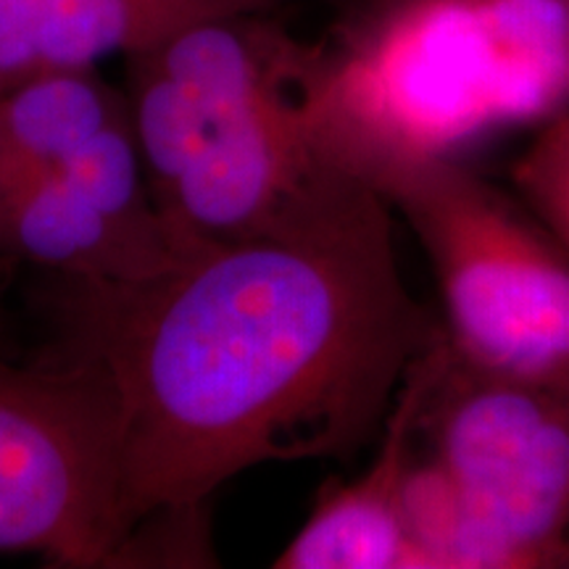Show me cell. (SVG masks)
Instances as JSON below:
<instances>
[{"mask_svg": "<svg viewBox=\"0 0 569 569\" xmlns=\"http://www.w3.org/2000/svg\"><path fill=\"white\" fill-rule=\"evenodd\" d=\"M436 338L403 377L372 461L353 480L330 482L317 496L306 522L272 559L274 569H422L407 528L403 488Z\"/></svg>", "mask_w": 569, "mask_h": 569, "instance_id": "cell-7", "label": "cell"}, {"mask_svg": "<svg viewBox=\"0 0 569 569\" xmlns=\"http://www.w3.org/2000/svg\"><path fill=\"white\" fill-rule=\"evenodd\" d=\"M119 398L90 356L13 365L0 353V551L117 567Z\"/></svg>", "mask_w": 569, "mask_h": 569, "instance_id": "cell-6", "label": "cell"}, {"mask_svg": "<svg viewBox=\"0 0 569 569\" xmlns=\"http://www.w3.org/2000/svg\"><path fill=\"white\" fill-rule=\"evenodd\" d=\"M390 222L365 190L151 280H61L67 353L98 361L119 398L127 536L246 469L348 457L380 432L440 327L403 282Z\"/></svg>", "mask_w": 569, "mask_h": 569, "instance_id": "cell-1", "label": "cell"}, {"mask_svg": "<svg viewBox=\"0 0 569 569\" xmlns=\"http://www.w3.org/2000/svg\"><path fill=\"white\" fill-rule=\"evenodd\" d=\"M124 90L98 69L53 71L0 90V190L56 174L84 140L122 122Z\"/></svg>", "mask_w": 569, "mask_h": 569, "instance_id": "cell-10", "label": "cell"}, {"mask_svg": "<svg viewBox=\"0 0 569 569\" xmlns=\"http://www.w3.org/2000/svg\"><path fill=\"white\" fill-rule=\"evenodd\" d=\"M519 198L569 256V106L540 124L511 167Z\"/></svg>", "mask_w": 569, "mask_h": 569, "instance_id": "cell-11", "label": "cell"}, {"mask_svg": "<svg viewBox=\"0 0 569 569\" xmlns=\"http://www.w3.org/2000/svg\"><path fill=\"white\" fill-rule=\"evenodd\" d=\"M309 59V40L248 11L198 21L124 61L151 196L188 251L288 230L369 190L311 132Z\"/></svg>", "mask_w": 569, "mask_h": 569, "instance_id": "cell-3", "label": "cell"}, {"mask_svg": "<svg viewBox=\"0 0 569 569\" xmlns=\"http://www.w3.org/2000/svg\"><path fill=\"white\" fill-rule=\"evenodd\" d=\"M569 106V0H369L311 42L306 113L377 196Z\"/></svg>", "mask_w": 569, "mask_h": 569, "instance_id": "cell-2", "label": "cell"}, {"mask_svg": "<svg viewBox=\"0 0 569 569\" xmlns=\"http://www.w3.org/2000/svg\"><path fill=\"white\" fill-rule=\"evenodd\" d=\"M415 430L403 507L422 569H557L569 388L469 367L438 330Z\"/></svg>", "mask_w": 569, "mask_h": 569, "instance_id": "cell-4", "label": "cell"}, {"mask_svg": "<svg viewBox=\"0 0 569 569\" xmlns=\"http://www.w3.org/2000/svg\"><path fill=\"white\" fill-rule=\"evenodd\" d=\"M382 198L430 259L453 356L569 388V256L549 230L465 161L419 169Z\"/></svg>", "mask_w": 569, "mask_h": 569, "instance_id": "cell-5", "label": "cell"}, {"mask_svg": "<svg viewBox=\"0 0 569 569\" xmlns=\"http://www.w3.org/2000/svg\"><path fill=\"white\" fill-rule=\"evenodd\" d=\"M557 569H569V540H567V543H565V549H561V553H559Z\"/></svg>", "mask_w": 569, "mask_h": 569, "instance_id": "cell-12", "label": "cell"}, {"mask_svg": "<svg viewBox=\"0 0 569 569\" xmlns=\"http://www.w3.org/2000/svg\"><path fill=\"white\" fill-rule=\"evenodd\" d=\"M196 256L169 227L127 224L77 193L59 174L0 190V261L61 280L127 284L159 277Z\"/></svg>", "mask_w": 569, "mask_h": 569, "instance_id": "cell-8", "label": "cell"}, {"mask_svg": "<svg viewBox=\"0 0 569 569\" xmlns=\"http://www.w3.org/2000/svg\"><path fill=\"white\" fill-rule=\"evenodd\" d=\"M356 3H369V0H356Z\"/></svg>", "mask_w": 569, "mask_h": 569, "instance_id": "cell-13", "label": "cell"}, {"mask_svg": "<svg viewBox=\"0 0 569 569\" xmlns=\"http://www.w3.org/2000/svg\"><path fill=\"white\" fill-rule=\"evenodd\" d=\"M274 0H0V90L130 59L184 27L272 11Z\"/></svg>", "mask_w": 569, "mask_h": 569, "instance_id": "cell-9", "label": "cell"}]
</instances>
